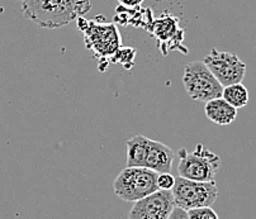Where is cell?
Segmentation results:
<instances>
[{"mask_svg":"<svg viewBox=\"0 0 256 219\" xmlns=\"http://www.w3.org/2000/svg\"><path fill=\"white\" fill-rule=\"evenodd\" d=\"M90 9V0H22L26 18L48 30L64 27L85 16Z\"/></svg>","mask_w":256,"mask_h":219,"instance_id":"obj_1","label":"cell"},{"mask_svg":"<svg viewBox=\"0 0 256 219\" xmlns=\"http://www.w3.org/2000/svg\"><path fill=\"white\" fill-rule=\"evenodd\" d=\"M127 166H141L158 172H170L175 154L169 146L144 136H134L127 144Z\"/></svg>","mask_w":256,"mask_h":219,"instance_id":"obj_2","label":"cell"},{"mask_svg":"<svg viewBox=\"0 0 256 219\" xmlns=\"http://www.w3.org/2000/svg\"><path fill=\"white\" fill-rule=\"evenodd\" d=\"M78 27L84 33L86 48L99 58H110L122 47L120 30L114 23H106L103 18L88 20L79 16Z\"/></svg>","mask_w":256,"mask_h":219,"instance_id":"obj_3","label":"cell"},{"mask_svg":"<svg viewBox=\"0 0 256 219\" xmlns=\"http://www.w3.org/2000/svg\"><path fill=\"white\" fill-rule=\"evenodd\" d=\"M158 171L141 166H126L113 182L114 194L123 202L140 200L156 192L158 186Z\"/></svg>","mask_w":256,"mask_h":219,"instance_id":"obj_4","label":"cell"},{"mask_svg":"<svg viewBox=\"0 0 256 219\" xmlns=\"http://www.w3.org/2000/svg\"><path fill=\"white\" fill-rule=\"evenodd\" d=\"M178 175L196 182H213L218 168H221V158L214 152L206 148L203 144H196L192 152L182 148L178 154Z\"/></svg>","mask_w":256,"mask_h":219,"instance_id":"obj_5","label":"cell"},{"mask_svg":"<svg viewBox=\"0 0 256 219\" xmlns=\"http://www.w3.org/2000/svg\"><path fill=\"white\" fill-rule=\"evenodd\" d=\"M182 84L192 100L203 103L221 98L224 92V85L218 82V78L213 75L204 61L189 62L184 68Z\"/></svg>","mask_w":256,"mask_h":219,"instance_id":"obj_6","label":"cell"},{"mask_svg":"<svg viewBox=\"0 0 256 219\" xmlns=\"http://www.w3.org/2000/svg\"><path fill=\"white\" fill-rule=\"evenodd\" d=\"M172 192L175 206L186 210L199 206H212L218 198V188L214 180L196 182L178 176Z\"/></svg>","mask_w":256,"mask_h":219,"instance_id":"obj_7","label":"cell"},{"mask_svg":"<svg viewBox=\"0 0 256 219\" xmlns=\"http://www.w3.org/2000/svg\"><path fill=\"white\" fill-rule=\"evenodd\" d=\"M203 61L224 86L242 82L245 78L246 65L236 54L212 48Z\"/></svg>","mask_w":256,"mask_h":219,"instance_id":"obj_8","label":"cell"},{"mask_svg":"<svg viewBox=\"0 0 256 219\" xmlns=\"http://www.w3.org/2000/svg\"><path fill=\"white\" fill-rule=\"evenodd\" d=\"M175 206L172 190L158 189L134 202L128 213L130 219H168Z\"/></svg>","mask_w":256,"mask_h":219,"instance_id":"obj_9","label":"cell"},{"mask_svg":"<svg viewBox=\"0 0 256 219\" xmlns=\"http://www.w3.org/2000/svg\"><path fill=\"white\" fill-rule=\"evenodd\" d=\"M150 32L158 38V48L162 50L164 47L168 46V48H172V40H178L176 36L182 33V30L178 27V19L172 14H162L161 18L152 20V23L148 27Z\"/></svg>","mask_w":256,"mask_h":219,"instance_id":"obj_10","label":"cell"},{"mask_svg":"<svg viewBox=\"0 0 256 219\" xmlns=\"http://www.w3.org/2000/svg\"><path fill=\"white\" fill-rule=\"evenodd\" d=\"M204 113L210 120L218 126H228L237 116V108L226 102L224 98H216L207 102L204 106Z\"/></svg>","mask_w":256,"mask_h":219,"instance_id":"obj_11","label":"cell"},{"mask_svg":"<svg viewBox=\"0 0 256 219\" xmlns=\"http://www.w3.org/2000/svg\"><path fill=\"white\" fill-rule=\"evenodd\" d=\"M222 98L234 108L240 109L246 106V104L248 103V92L242 82H236V84L224 86Z\"/></svg>","mask_w":256,"mask_h":219,"instance_id":"obj_12","label":"cell"},{"mask_svg":"<svg viewBox=\"0 0 256 219\" xmlns=\"http://www.w3.org/2000/svg\"><path fill=\"white\" fill-rule=\"evenodd\" d=\"M189 219H217L218 216L210 206H199V208L188 209Z\"/></svg>","mask_w":256,"mask_h":219,"instance_id":"obj_13","label":"cell"},{"mask_svg":"<svg viewBox=\"0 0 256 219\" xmlns=\"http://www.w3.org/2000/svg\"><path fill=\"white\" fill-rule=\"evenodd\" d=\"M134 54H136V51L134 48H124V50H118L117 54L113 57H118V58H114L113 61L114 62H120L124 66V68H131V66L134 65Z\"/></svg>","mask_w":256,"mask_h":219,"instance_id":"obj_14","label":"cell"},{"mask_svg":"<svg viewBox=\"0 0 256 219\" xmlns=\"http://www.w3.org/2000/svg\"><path fill=\"white\" fill-rule=\"evenodd\" d=\"M175 184V178L170 172H158V189L172 190Z\"/></svg>","mask_w":256,"mask_h":219,"instance_id":"obj_15","label":"cell"},{"mask_svg":"<svg viewBox=\"0 0 256 219\" xmlns=\"http://www.w3.org/2000/svg\"><path fill=\"white\" fill-rule=\"evenodd\" d=\"M174 218H188V213H186V209L180 208V206H175L174 209H172V214L169 216V219H174Z\"/></svg>","mask_w":256,"mask_h":219,"instance_id":"obj_16","label":"cell"},{"mask_svg":"<svg viewBox=\"0 0 256 219\" xmlns=\"http://www.w3.org/2000/svg\"><path fill=\"white\" fill-rule=\"evenodd\" d=\"M142 2H144V0H118L120 6H124V8H128V9L137 8V6H141Z\"/></svg>","mask_w":256,"mask_h":219,"instance_id":"obj_17","label":"cell"}]
</instances>
